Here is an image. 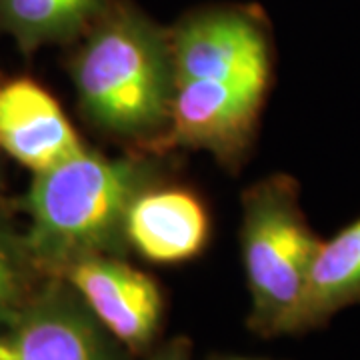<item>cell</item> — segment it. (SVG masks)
Listing matches in <instances>:
<instances>
[{
	"instance_id": "12",
	"label": "cell",
	"mask_w": 360,
	"mask_h": 360,
	"mask_svg": "<svg viewBox=\"0 0 360 360\" xmlns=\"http://www.w3.org/2000/svg\"><path fill=\"white\" fill-rule=\"evenodd\" d=\"M44 278L26 245L25 226H18L6 202H0V326L25 307Z\"/></svg>"
},
{
	"instance_id": "5",
	"label": "cell",
	"mask_w": 360,
	"mask_h": 360,
	"mask_svg": "<svg viewBox=\"0 0 360 360\" xmlns=\"http://www.w3.org/2000/svg\"><path fill=\"white\" fill-rule=\"evenodd\" d=\"M0 360H122V354L72 286L46 276L0 326Z\"/></svg>"
},
{
	"instance_id": "14",
	"label": "cell",
	"mask_w": 360,
	"mask_h": 360,
	"mask_svg": "<svg viewBox=\"0 0 360 360\" xmlns=\"http://www.w3.org/2000/svg\"><path fill=\"white\" fill-rule=\"evenodd\" d=\"M0 202H4V174H2V165H0Z\"/></svg>"
},
{
	"instance_id": "3",
	"label": "cell",
	"mask_w": 360,
	"mask_h": 360,
	"mask_svg": "<svg viewBox=\"0 0 360 360\" xmlns=\"http://www.w3.org/2000/svg\"><path fill=\"white\" fill-rule=\"evenodd\" d=\"M240 255L250 295V328L288 335L322 240L288 174H270L243 193Z\"/></svg>"
},
{
	"instance_id": "2",
	"label": "cell",
	"mask_w": 360,
	"mask_h": 360,
	"mask_svg": "<svg viewBox=\"0 0 360 360\" xmlns=\"http://www.w3.org/2000/svg\"><path fill=\"white\" fill-rule=\"evenodd\" d=\"M165 180L160 153L106 156L84 148L32 174L20 198L26 245L46 276L94 255L124 257L127 217L136 196Z\"/></svg>"
},
{
	"instance_id": "7",
	"label": "cell",
	"mask_w": 360,
	"mask_h": 360,
	"mask_svg": "<svg viewBox=\"0 0 360 360\" xmlns=\"http://www.w3.org/2000/svg\"><path fill=\"white\" fill-rule=\"evenodd\" d=\"M56 276L72 286L118 345L144 352L155 342L162 324L165 298L155 278L134 269L124 257L80 258Z\"/></svg>"
},
{
	"instance_id": "4",
	"label": "cell",
	"mask_w": 360,
	"mask_h": 360,
	"mask_svg": "<svg viewBox=\"0 0 360 360\" xmlns=\"http://www.w3.org/2000/svg\"><path fill=\"white\" fill-rule=\"evenodd\" d=\"M168 34L176 82L210 80L269 90L272 49L266 20L257 8H200Z\"/></svg>"
},
{
	"instance_id": "8",
	"label": "cell",
	"mask_w": 360,
	"mask_h": 360,
	"mask_svg": "<svg viewBox=\"0 0 360 360\" xmlns=\"http://www.w3.org/2000/svg\"><path fill=\"white\" fill-rule=\"evenodd\" d=\"M86 144L60 103L30 77L0 82V153L32 174L84 150Z\"/></svg>"
},
{
	"instance_id": "9",
	"label": "cell",
	"mask_w": 360,
	"mask_h": 360,
	"mask_svg": "<svg viewBox=\"0 0 360 360\" xmlns=\"http://www.w3.org/2000/svg\"><path fill=\"white\" fill-rule=\"evenodd\" d=\"M210 240V214L186 186L156 182L142 191L127 217V245L153 264H182Z\"/></svg>"
},
{
	"instance_id": "11",
	"label": "cell",
	"mask_w": 360,
	"mask_h": 360,
	"mask_svg": "<svg viewBox=\"0 0 360 360\" xmlns=\"http://www.w3.org/2000/svg\"><path fill=\"white\" fill-rule=\"evenodd\" d=\"M115 0H0V34L25 56L77 42Z\"/></svg>"
},
{
	"instance_id": "10",
	"label": "cell",
	"mask_w": 360,
	"mask_h": 360,
	"mask_svg": "<svg viewBox=\"0 0 360 360\" xmlns=\"http://www.w3.org/2000/svg\"><path fill=\"white\" fill-rule=\"evenodd\" d=\"M360 302V219L322 240L288 335L307 333Z\"/></svg>"
},
{
	"instance_id": "15",
	"label": "cell",
	"mask_w": 360,
	"mask_h": 360,
	"mask_svg": "<svg viewBox=\"0 0 360 360\" xmlns=\"http://www.w3.org/2000/svg\"><path fill=\"white\" fill-rule=\"evenodd\" d=\"M219 360H260V359H245V356H229V359H219Z\"/></svg>"
},
{
	"instance_id": "6",
	"label": "cell",
	"mask_w": 360,
	"mask_h": 360,
	"mask_svg": "<svg viewBox=\"0 0 360 360\" xmlns=\"http://www.w3.org/2000/svg\"><path fill=\"white\" fill-rule=\"evenodd\" d=\"M269 90L210 80L176 82L162 150H206L224 167L238 165L255 141Z\"/></svg>"
},
{
	"instance_id": "1",
	"label": "cell",
	"mask_w": 360,
	"mask_h": 360,
	"mask_svg": "<svg viewBox=\"0 0 360 360\" xmlns=\"http://www.w3.org/2000/svg\"><path fill=\"white\" fill-rule=\"evenodd\" d=\"M77 42L68 70L82 118L132 150L162 155L176 90L167 28L115 0Z\"/></svg>"
},
{
	"instance_id": "13",
	"label": "cell",
	"mask_w": 360,
	"mask_h": 360,
	"mask_svg": "<svg viewBox=\"0 0 360 360\" xmlns=\"http://www.w3.org/2000/svg\"><path fill=\"white\" fill-rule=\"evenodd\" d=\"M153 360H191V352H188V345L176 340V342H170L168 347H165L158 354H155Z\"/></svg>"
}]
</instances>
